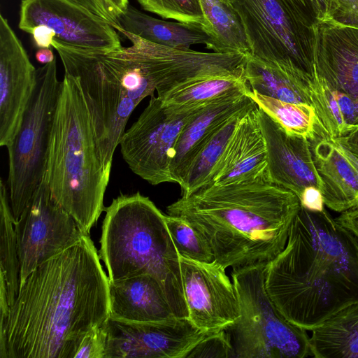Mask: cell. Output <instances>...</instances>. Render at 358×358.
<instances>
[{
	"instance_id": "836d02e7",
	"label": "cell",
	"mask_w": 358,
	"mask_h": 358,
	"mask_svg": "<svg viewBox=\"0 0 358 358\" xmlns=\"http://www.w3.org/2000/svg\"><path fill=\"white\" fill-rule=\"evenodd\" d=\"M324 17L358 28V0H329Z\"/></svg>"
},
{
	"instance_id": "8992f818",
	"label": "cell",
	"mask_w": 358,
	"mask_h": 358,
	"mask_svg": "<svg viewBox=\"0 0 358 358\" xmlns=\"http://www.w3.org/2000/svg\"><path fill=\"white\" fill-rule=\"evenodd\" d=\"M105 211L99 255L109 280L150 275L159 282L173 315L187 318L180 255L166 215L138 192L119 195Z\"/></svg>"
},
{
	"instance_id": "4fadbf2b",
	"label": "cell",
	"mask_w": 358,
	"mask_h": 358,
	"mask_svg": "<svg viewBox=\"0 0 358 358\" xmlns=\"http://www.w3.org/2000/svg\"><path fill=\"white\" fill-rule=\"evenodd\" d=\"M104 358H185L208 334L188 318L131 322L108 317Z\"/></svg>"
},
{
	"instance_id": "603a6c76",
	"label": "cell",
	"mask_w": 358,
	"mask_h": 358,
	"mask_svg": "<svg viewBox=\"0 0 358 358\" xmlns=\"http://www.w3.org/2000/svg\"><path fill=\"white\" fill-rule=\"evenodd\" d=\"M245 77L252 91L284 101L314 106V87L284 69L247 54Z\"/></svg>"
},
{
	"instance_id": "d6a6232c",
	"label": "cell",
	"mask_w": 358,
	"mask_h": 358,
	"mask_svg": "<svg viewBox=\"0 0 358 358\" xmlns=\"http://www.w3.org/2000/svg\"><path fill=\"white\" fill-rule=\"evenodd\" d=\"M106 345V334L102 324L80 338L73 358H104Z\"/></svg>"
},
{
	"instance_id": "277c9868",
	"label": "cell",
	"mask_w": 358,
	"mask_h": 358,
	"mask_svg": "<svg viewBox=\"0 0 358 358\" xmlns=\"http://www.w3.org/2000/svg\"><path fill=\"white\" fill-rule=\"evenodd\" d=\"M131 43L109 51L75 49L52 41L64 69L75 77L92 119L102 162L110 172L114 152L140 102L154 96L144 63L145 40L118 30Z\"/></svg>"
},
{
	"instance_id": "1f68e13d",
	"label": "cell",
	"mask_w": 358,
	"mask_h": 358,
	"mask_svg": "<svg viewBox=\"0 0 358 358\" xmlns=\"http://www.w3.org/2000/svg\"><path fill=\"white\" fill-rule=\"evenodd\" d=\"M206 357H234L230 338L224 329L208 334L196 343L185 357V358Z\"/></svg>"
},
{
	"instance_id": "ac0fdd59",
	"label": "cell",
	"mask_w": 358,
	"mask_h": 358,
	"mask_svg": "<svg viewBox=\"0 0 358 358\" xmlns=\"http://www.w3.org/2000/svg\"><path fill=\"white\" fill-rule=\"evenodd\" d=\"M310 143L324 205L339 213L357 208L358 158L329 136Z\"/></svg>"
},
{
	"instance_id": "8d00e7d4",
	"label": "cell",
	"mask_w": 358,
	"mask_h": 358,
	"mask_svg": "<svg viewBox=\"0 0 358 358\" xmlns=\"http://www.w3.org/2000/svg\"><path fill=\"white\" fill-rule=\"evenodd\" d=\"M301 206L308 210L322 211L324 203L320 190L315 187H308L302 192L300 198Z\"/></svg>"
},
{
	"instance_id": "d4e9b609",
	"label": "cell",
	"mask_w": 358,
	"mask_h": 358,
	"mask_svg": "<svg viewBox=\"0 0 358 358\" xmlns=\"http://www.w3.org/2000/svg\"><path fill=\"white\" fill-rule=\"evenodd\" d=\"M203 29L213 38L216 52L250 53L243 20L230 0H199Z\"/></svg>"
},
{
	"instance_id": "ba28073f",
	"label": "cell",
	"mask_w": 358,
	"mask_h": 358,
	"mask_svg": "<svg viewBox=\"0 0 358 358\" xmlns=\"http://www.w3.org/2000/svg\"><path fill=\"white\" fill-rule=\"evenodd\" d=\"M62 83L57 78L56 59L37 69L36 87L24 113L20 127L6 147L8 152L6 185L14 222L45 176Z\"/></svg>"
},
{
	"instance_id": "9c48e42d",
	"label": "cell",
	"mask_w": 358,
	"mask_h": 358,
	"mask_svg": "<svg viewBox=\"0 0 358 358\" xmlns=\"http://www.w3.org/2000/svg\"><path fill=\"white\" fill-rule=\"evenodd\" d=\"M245 26L250 54L315 85L313 26L283 0H231Z\"/></svg>"
},
{
	"instance_id": "3957f363",
	"label": "cell",
	"mask_w": 358,
	"mask_h": 358,
	"mask_svg": "<svg viewBox=\"0 0 358 358\" xmlns=\"http://www.w3.org/2000/svg\"><path fill=\"white\" fill-rule=\"evenodd\" d=\"M301 208L299 197L268 176L208 185L167 206L189 222L225 268L268 264L284 249Z\"/></svg>"
},
{
	"instance_id": "cb8c5ba5",
	"label": "cell",
	"mask_w": 358,
	"mask_h": 358,
	"mask_svg": "<svg viewBox=\"0 0 358 358\" xmlns=\"http://www.w3.org/2000/svg\"><path fill=\"white\" fill-rule=\"evenodd\" d=\"M311 331L312 357L358 358V303L341 309Z\"/></svg>"
},
{
	"instance_id": "e575fe53",
	"label": "cell",
	"mask_w": 358,
	"mask_h": 358,
	"mask_svg": "<svg viewBox=\"0 0 358 358\" xmlns=\"http://www.w3.org/2000/svg\"><path fill=\"white\" fill-rule=\"evenodd\" d=\"M303 20L313 25L326 16L329 0H283Z\"/></svg>"
},
{
	"instance_id": "60d3db41",
	"label": "cell",
	"mask_w": 358,
	"mask_h": 358,
	"mask_svg": "<svg viewBox=\"0 0 358 358\" xmlns=\"http://www.w3.org/2000/svg\"><path fill=\"white\" fill-rule=\"evenodd\" d=\"M231 1V0H230Z\"/></svg>"
},
{
	"instance_id": "7402d4cb",
	"label": "cell",
	"mask_w": 358,
	"mask_h": 358,
	"mask_svg": "<svg viewBox=\"0 0 358 358\" xmlns=\"http://www.w3.org/2000/svg\"><path fill=\"white\" fill-rule=\"evenodd\" d=\"M116 29L134 34L150 42L178 49H190L196 44H204L214 52L213 38L202 26L180 22H169L148 15L129 5L118 17Z\"/></svg>"
},
{
	"instance_id": "f546056e",
	"label": "cell",
	"mask_w": 358,
	"mask_h": 358,
	"mask_svg": "<svg viewBox=\"0 0 358 358\" xmlns=\"http://www.w3.org/2000/svg\"><path fill=\"white\" fill-rule=\"evenodd\" d=\"M165 221L180 257L203 263L215 261L208 243L189 222L180 217L170 215H165Z\"/></svg>"
},
{
	"instance_id": "2e32d148",
	"label": "cell",
	"mask_w": 358,
	"mask_h": 358,
	"mask_svg": "<svg viewBox=\"0 0 358 358\" xmlns=\"http://www.w3.org/2000/svg\"><path fill=\"white\" fill-rule=\"evenodd\" d=\"M37 69L30 62L8 20L0 15V145L17 134L36 85Z\"/></svg>"
},
{
	"instance_id": "83f0119b",
	"label": "cell",
	"mask_w": 358,
	"mask_h": 358,
	"mask_svg": "<svg viewBox=\"0 0 358 358\" xmlns=\"http://www.w3.org/2000/svg\"><path fill=\"white\" fill-rule=\"evenodd\" d=\"M0 295L7 299L10 307L19 292L20 266L8 191L2 179L0 181Z\"/></svg>"
},
{
	"instance_id": "7c38bea8",
	"label": "cell",
	"mask_w": 358,
	"mask_h": 358,
	"mask_svg": "<svg viewBox=\"0 0 358 358\" xmlns=\"http://www.w3.org/2000/svg\"><path fill=\"white\" fill-rule=\"evenodd\" d=\"M14 224L20 285L38 266L87 234L53 199L45 176Z\"/></svg>"
},
{
	"instance_id": "9a60e30c",
	"label": "cell",
	"mask_w": 358,
	"mask_h": 358,
	"mask_svg": "<svg viewBox=\"0 0 358 358\" xmlns=\"http://www.w3.org/2000/svg\"><path fill=\"white\" fill-rule=\"evenodd\" d=\"M188 319L199 329L216 332L240 316L239 303L226 268L214 261L203 263L180 256Z\"/></svg>"
},
{
	"instance_id": "d6986e66",
	"label": "cell",
	"mask_w": 358,
	"mask_h": 358,
	"mask_svg": "<svg viewBox=\"0 0 358 358\" xmlns=\"http://www.w3.org/2000/svg\"><path fill=\"white\" fill-rule=\"evenodd\" d=\"M267 166L266 148L257 106L239 122L208 185H224L268 176Z\"/></svg>"
},
{
	"instance_id": "e0dca14e",
	"label": "cell",
	"mask_w": 358,
	"mask_h": 358,
	"mask_svg": "<svg viewBox=\"0 0 358 358\" xmlns=\"http://www.w3.org/2000/svg\"><path fill=\"white\" fill-rule=\"evenodd\" d=\"M257 115L265 141L271 181L290 190L299 199L308 187L320 190L322 180L315 165L310 141L289 134L258 107Z\"/></svg>"
},
{
	"instance_id": "5b68a950",
	"label": "cell",
	"mask_w": 358,
	"mask_h": 358,
	"mask_svg": "<svg viewBox=\"0 0 358 358\" xmlns=\"http://www.w3.org/2000/svg\"><path fill=\"white\" fill-rule=\"evenodd\" d=\"M110 174L103 164L79 82L64 73L45 176L53 199L85 234H90L105 210Z\"/></svg>"
},
{
	"instance_id": "f35d334b",
	"label": "cell",
	"mask_w": 358,
	"mask_h": 358,
	"mask_svg": "<svg viewBox=\"0 0 358 358\" xmlns=\"http://www.w3.org/2000/svg\"><path fill=\"white\" fill-rule=\"evenodd\" d=\"M36 58L41 64H46L52 62L55 58L50 48H38L36 53Z\"/></svg>"
},
{
	"instance_id": "52a82bcc",
	"label": "cell",
	"mask_w": 358,
	"mask_h": 358,
	"mask_svg": "<svg viewBox=\"0 0 358 358\" xmlns=\"http://www.w3.org/2000/svg\"><path fill=\"white\" fill-rule=\"evenodd\" d=\"M267 264L233 268L231 277L240 316L224 329L234 357L304 358L312 356L306 330L276 308L265 287Z\"/></svg>"
},
{
	"instance_id": "ab89813d",
	"label": "cell",
	"mask_w": 358,
	"mask_h": 358,
	"mask_svg": "<svg viewBox=\"0 0 358 358\" xmlns=\"http://www.w3.org/2000/svg\"><path fill=\"white\" fill-rule=\"evenodd\" d=\"M122 14L126 10L129 4L128 0H108Z\"/></svg>"
},
{
	"instance_id": "30bf717a",
	"label": "cell",
	"mask_w": 358,
	"mask_h": 358,
	"mask_svg": "<svg viewBox=\"0 0 358 358\" xmlns=\"http://www.w3.org/2000/svg\"><path fill=\"white\" fill-rule=\"evenodd\" d=\"M313 31L315 102L331 116L358 120V28L322 17Z\"/></svg>"
},
{
	"instance_id": "4dcf8cb0",
	"label": "cell",
	"mask_w": 358,
	"mask_h": 358,
	"mask_svg": "<svg viewBox=\"0 0 358 358\" xmlns=\"http://www.w3.org/2000/svg\"><path fill=\"white\" fill-rule=\"evenodd\" d=\"M141 7L166 19L202 26L203 13L199 0H136Z\"/></svg>"
},
{
	"instance_id": "d590c367",
	"label": "cell",
	"mask_w": 358,
	"mask_h": 358,
	"mask_svg": "<svg viewBox=\"0 0 358 358\" xmlns=\"http://www.w3.org/2000/svg\"><path fill=\"white\" fill-rule=\"evenodd\" d=\"M109 22L115 29L119 27L120 13L108 0H66Z\"/></svg>"
},
{
	"instance_id": "7a4b0ae2",
	"label": "cell",
	"mask_w": 358,
	"mask_h": 358,
	"mask_svg": "<svg viewBox=\"0 0 358 358\" xmlns=\"http://www.w3.org/2000/svg\"><path fill=\"white\" fill-rule=\"evenodd\" d=\"M265 287L286 319L312 331L358 303V241L325 208L301 206L284 249L266 264Z\"/></svg>"
},
{
	"instance_id": "484cf974",
	"label": "cell",
	"mask_w": 358,
	"mask_h": 358,
	"mask_svg": "<svg viewBox=\"0 0 358 358\" xmlns=\"http://www.w3.org/2000/svg\"><path fill=\"white\" fill-rule=\"evenodd\" d=\"M255 107L256 104L231 116L203 145L193 159L180 185L182 196H188L211 182L215 169L239 122Z\"/></svg>"
},
{
	"instance_id": "6da1fadb",
	"label": "cell",
	"mask_w": 358,
	"mask_h": 358,
	"mask_svg": "<svg viewBox=\"0 0 358 358\" xmlns=\"http://www.w3.org/2000/svg\"><path fill=\"white\" fill-rule=\"evenodd\" d=\"M100 260L85 234L31 272L0 325V358H73L80 338L110 316Z\"/></svg>"
},
{
	"instance_id": "74e56055",
	"label": "cell",
	"mask_w": 358,
	"mask_h": 358,
	"mask_svg": "<svg viewBox=\"0 0 358 358\" xmlns=\"http://www.w3.org/2000/svg\"><path fill=\"white\" fill-rule=\"evenodd\" d=\"M337 221L347 229L358 241V207L341 213Z\"/></svg>"
},
{
	"instance_id": "4316f807",
	"label": "cell",
	"mask_w": 358,
	"mask_h": 358,
	"mask_svg": "<svg viewBox=\"0 0 358 358\" xmlns=\"http://www.w3.org/2000/svg\"><path fill=\"white\" fill-rule=\"evenodd\" d=\"M251 88L242 73L208 77L181 86L169 93L162 101L171 108L204 106L222 98L245 94Z\"/></svg>"
},
{
	"instance_id": "f1b7e54d",
	"label": "cell",
	"mask_w": 358,
	"mask_h": 358,
	"mask_svg": "<svg viewBox=\"0 0 358 358\" xmlns=\"http://www.w3.org/2000/svg\"><path fill=\"white\" fill-rule=\"evenodd\" d=\"M248 96L289 134L309 141L319 136H328L320 124L315 108L310 105L284 101L252 90Z\"/></svg>"
},
{
	"instance_id": "5bb4252c",
	"label": "cell",
	"mask_w": 358,
	"mask_h": 358,
	"mask_svg": "<svg viewBox=\"0 0 358 358\" xmlns=\"http://www.w3.org/2000/svg\"><path fill=\"white\" fill-rule=\"evenodd\" d=\"M50 29L55 41L80 50L109 51L121 45L107 21L66 0H22L19 28L29 33L37 26Z\"/></svg>"
},
{
	"instance_id": "ffe728a7",
	"label": "cell",
	"mask_w": 358,
	"mask_h": 358,
	"mask_svg": "<svg viewBox=\"0 0 358 358\" xmlns=\"http://www.w3.org/2000/svg\"><path fill=\"white\" fill-rule=\"evenodd\" d=\"M245 94L222 98L201 108L182 129L171 164L173 182L180 185L193 159L213 133L235 113L255 105Z\"/></svg>"
},
{
	"instance_id": "8fae6325",
	"label": "cell",
	"mask_w": 358,
	"mask_h": 358,
	"mask_svg": "<svg viewBox=\"0 0 358 358\" xmlns=\"http://www.w3.org/2000/svg\"><path fill=\"white\" fill-rule=\"evenodd\" d=\"M205 106L171 108L157 96H151L119 144L131 171L152 185L173 182L170 169L176 142L185 124Z\"/></svg>"
},
{
	"instance_id": "44dd1931",
	"label": "cell",
	"mask_w": 358,
	"mask_h": 358,
	"mask_svg": "<svg viewBox=\"0 0 358 358\" xmlns=\"http://www.w3.org/2000/svg\"><path fill=\"white\" fill-rule=\"evenodd\" d=\"M110 317L131 322L176 317L159 282L148 274L109 280Z\"/></svg>"
}]
</instances>
